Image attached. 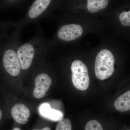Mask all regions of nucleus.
<instances>
[{
    "label": "nucleus",
    "mask_w": 130,
    "mask_h": 130,
    "mask_svg": "<svg viewBox=\"0 0 130 130\" xmlns=\"http://www.w3.org/2000/svg\"><path fill=\"white\" fill-rule=\"evenodd\" d=\"M12 130H21V129H20L19 128H14Z\"/></svg>",
    "instance_id": "nucleus-17"
},
{
    "label": "nucleus",
    "mask_w": 130,
    "mask_h": 130,
    "mask_svg": "<svg viewBox=\"0 0 130 130\" xmlns=\"http://www.w3.org/2000/svg\"><path fill=\"white\" fill-rule=\"evenodd\" d=\"M32 130H51V129L50 128H49V127H45L43 129H33Z\"/></svg>",
    "instance_id": "nucleus-15"
},
{
    "label": "nucleus",
    "mask_w": 130,
    "mask_h": 130,
    "mask_svg": "<svg viewBox=\"0 0 130 130\" xmlns=\"http://www.w3.org/2000/svg\"><path fill=\"white\" fill-rule=\"evenodd\" d=\"M113 0H62L59 8L74 15L106 17Z\"/></svg>",
    "instance_id": "nucleus-3"
},
{
    "label": "nucleus",
    "mask_w": 130,
    "mask_h": 130,
    "mask_svg": "<svg viewBox=\"0 0 130 130\" xmlns=\"http://www.w3.org/2000/svg\"><path fill=\"white\" fill-rule=\"evenodd\" d=\"M103 40L96 48L97 51L94 64L96 76L102 80L108 78L114 72V53L120 44L113 39L106 38Z\"/></svg>",
    "instance_id": "nucleus-4"
},
{
    "label": "nucleus",
    "mask_w": 130,
    "mask_h": 130,
    "mask_svg": "<svg viewBox=\"0 0 130 130\" xmlns=\"http://www.w3.org/2000/svg\"><path fill=\"white\" fill-rule=\"evenodd\" d=\"M105 22L115 34L125 40H129L130 5L129 2L110 10Z\"/></svg>",
    "instance_id": "nucleus-6"
},
{
    "label": "nucleus",
    "mask_w": 130,
    "mask_h": 130,
    "mask_svg": "<svg viewBox=\"0 0 130 130\" xmlns=\"http://www.w3.org/2000/svg\"><path fill=\"white\" fill-rule=\"evenodd\" d=\"M3 116V113L2 112V111L0 109V121H1V120L2 119Z\"/></svg>",
    "instance_id": "nucleus-16"
},
{
    "label": "nucleus",
    "mask_w": 130,
    "mask_h": 130,
    "mask_svg": "<svg viewBox=\"0 0 130 130\" xmlns=\"http://www.w3.org/2000/svg\"><path fill=\"white\" fill-rule=\"evenodd\" d=\"M39 112L42 116L51 121H59L63 117L61 112L51 108L48 103H43L40 105Z\"/></svg>",
    "instance_id": "nucleus-10"
},
{
    "label": "nucleus",
    "mask_w": 130,
    "mask_h": 130,
    "mask_svg": "<svg viewBox=\"0 0 130 130\" xmlns=\"http://www.w3.org/2000/svg\"><path fill=\"white\" fill-rule=\"evenodd\" d=\"M55 130H72V124L70 120L62 119L58 122Z\"/></svg>",
    "instance_id": "nucleus-12"
},
{
    "label": "nucleus",
    "mask_w": 130,
    "mask_h": 130,
    "mask_svg": "<svg viewBox=\"0 0 130 130\" xmlns=\"http://www.w3.org/2000/svg\"><path fill=\"white\" fill-rule=\"evenodd\" d=\"M8 7H15L21 5L25 0H5Z\"/></svg>",
    "instance_id": "nucleus-14"
},
{
    "label": "nucleus",
    "mask_w": 130,
    "mask_h": 130,
    "mask_svg": "<svg viewBox=\"0 0 130 130\" xmlns=\"http://www.w3.org/2000/svg\"><path fill=\"white\" fill-rule=\"evenodd\" d=\"M72 80L73 85L79 90L84 91L88 89L90 84L88 68L83 61L73 60L71 64Z\"/></svg>",
    "instance_id": "nucleus-7"
},
{
    "label": "nucleus",
    "mask_w": 130,
    "mask_h": 130,
    "mask_svg": "<svg viewBox=\"0 0 130 130\" xmlns=\"http://www.w3.org/2000/svg\"><path fill=\"white\" fill-rule=\"evenodd\" d=\"M49 40L46 39L38 30L30 40L25 42L20 41L17 47V53L21 70L26 71L31 67L37 58L44 56L51 50Z\"/></svg>",
    "instance_id": "nucleus-2"
},
{
    "label": "nucleus",
    "mask_w": 130,
    "mask_h": 130,
    "mask_svg": "<svg viewBox=\"0 0 130 130\" xmlns=\"http://www.w3.org/2000/svg\"><path fill=\"white\" fill-rule=\"evenodd\" d=\"M11 114L13 119L17 123L25 124L28 121L30 116L29 109L26 106L23 104H16L13 107Z\"/></svg>",
    "instance_id": "nucleus-9"
},
{
    "label": "nucleus",
    "mask_w": 130,
    "mask_h": 130,
    "mask_svg": "<svg viewBox=\"0 0 130 130\" xmlns=\"http://www.w3.org/2000/svg\"><path fill=\"white\" fill-rule=\"evenodd\" d=\"M114 106L120 112H126L130 109V91L129 90L118 98L115 101Z\"/></svg>",
    "instance_id": "nucleus-11"
},
{
    "label": "nucleus",
    "mask_w": 130,
    "mask_h": 130,
    "mask_svg": "<svg viewBox=\"0 0 130 130\" xmlns=\"http://www.w3.org/2000/svg\"><path fill=\"white\" fill-rule=\"evenodd\" d=\"M52 84V79L46 73L38 74L35 78V88L32 92L34 97L37 99L44 97Z\"/></svg>",
    "instance_id": "nucleus-8"
},
{
    "label": "nucleus",
    "mask_w": 130,
    "mask_h": 130,
    "mask_svg": "<svg viewBox=\"0 0 130 130\" xmlns=\"http://www.w3.org/2000/svg\"><path fill=\"white\" fill-rule=\"evenodd\" d=\"M85 130H103L101 123L96 120H90L86 124Z\"/></svg>",
    "instance_id": "nucleus-13"
},
{
    "label": "nucleus",
    "mask_w": 130,
    "mask_h": 130,
    "mask_svg": "<svg viewBox=\"0 0 130 130\" xmlns=\"http://www.w3.org/2000/svg\"><path fill=\"white\" fill-rule=\"evenodd\" d=\"M62 0H35L28 8L25 15L16 22L12 23L14 29L20 31L29 24L38 22L50 16L59 8Z\"/></svg>",
    "instance_id": "nucleus-5"
},
{
    "label": "nucleus",
    "mask_w": 130,
    "mask_h": 130,
    "mask_svg": "<svg viewBox=\"0 0 130 130\" xmlns=\"http://www.w3.org/2000/svg\"><path fill=\"white\" fill-rule=\"evenodd\" d=\"M125 2H129V0H123Z\"/></svg>",
    "instance_id": "nucleus-18"
},
{
    "label": "nucleus",
    "mask_w": 130,
    "mask_h": 130,
    "mask_svg": "<svg viewBox=\"0 0 130 130\" xmlns=\"http://www.w3.org/2000/svg\"><path fill=\"white\" fill-rule=\"evenodd\" d=\"M105 25L97 17L66 12L59 20L55 33L49 40L50 44L53 48L74 43L92 32L101 34Z\"/></svg>",
    "instance_id": "nucleus-1"
}]
</instances>
